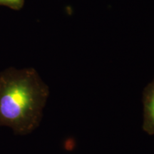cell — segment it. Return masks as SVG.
<instances>
[{"label": "cell", "mask_w": 154, "mask_h": 154, "mask_svg": "<svg viewBox=\"0 0 154 154\" xmlns=\"http://www.w3.org/2000/svg\"><path fill=\"white\" fill-rule=\"evenodd\" d=\"M24 5V0H0V6H5L14 10H20Z\"/></svg>", "instance_id": "3"}, {"label": "cell", "mask_w": 154, "mask_h": 154, "mask_svg": "<svg viewBox=\"0 0 154 154\" xmlns=\"http://www.w3.org/2000/svg\"><path fill=\"white\" fill-rule=\"evenodd\" d=\"M49 94V87L34 69H5L0 73V126L19 135L34 131Z\"/></svg>", "instance_id": "1"}, {"label": "cell", "mask_w": 154, "mask_h": 154, "mask_svg": "<svg viewBox=\"0 0 154 154\" xmlns=\"http://www.w3.org/2000/svg\"><path fill=\"white\" fill-rule=\"evenodd\" d=\"M143 128L149 135H154V80L143 93Z\"/></svg>", "instance_id": "2"}]
</instances>
